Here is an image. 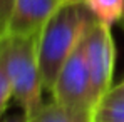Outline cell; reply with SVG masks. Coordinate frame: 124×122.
<instances>
[{
  "label": "cell",
  "instance_id": "1",
  "mask_svg": "<svg viewBox=\"0 0 124 122\" xmlns=\"http://www.w3.org/2000/svg\"><path fill=\"white\" fill-rule=\"evenodd\" d=\"M96 20L82 0H64L37 35V55L44 89L52 90L64 62L77 49Z\"/></svg>",
  "mask_w": 124,
  "mask_h": 122
},
{
  "label": "cell",
  "instance_id": "2",
  "mask_svg": "<svg viewBox=\"0 0 124 122\" xmlns=\"http://www.w3.org/2000/svg\"><path fill=\"white\" fill-rule=\"evenodd\" d=\"M0 55L12 84V99L29 119L44 105L37 35L0 34Z\"/></svg>",
  "mask_w": 124,
  "mask_h": 122
},
{
  "label": "cell",
  "instance_id": "3",
  "mask_svg": "<svg viewBox=\"0 0 124 122\" xmlns=\"http://www.w3.org/2000/svg\"><path fill=\"white\" fill-rule=\"evenodd\" d=\"M50 92L54 100L69 109L87 112V114L92 112L96 105V97L92 90L91 72L85 60L82 42L64 62Z\"/></svg>",
  "mask_w": 124,
  "mask_h": 122
},
{
  "label": "cell",
  "instance_id": "4",
  "mask_svg": "<svg viewBox=\"0 0 124 122\" xmlns=\"http://www.w3.org/2000/svg\"><path fill=\"white\" fill-rule=\"evenodd\" d=\"M82 49L97 104L112 87L111 82L116 67V42L111 32V25H106L96 19L84 35Z\"/></svg>",
  "mask_w": 124,
  "mask_h": 122
},
{
  "label": "cell",
  "instance_id": "5",
  "mask_svg": "<svg viewBox=\"0 0 124 122\" xmlns=\"http://www.w3.org/2000/svg\"><path fill=\"white\" fill-rule=\"evenodd\" d=\"M64 0H12L2 34L39 35L50 15Z\"/></svg>",
  "mask_w": 124,
  "mask_h": 122
},
{
  "label": "cell",
  "instance_id": "6",
  "mask_svg": "<svg viewBox=\"0 0 124 122\" xmlns=\"http://www.w3.org/2000/svg\"><path fill=\"white\" fill-rule=\"evenodd\" d=\"M27 122H91V114L69 109L52 100L50 104H44Z\"/></svg>",
  "mask_w": 124,
  "mask_h": 122
},
{
  "label": "cell",
  "instance_id": "7",
  "mask_svg": "<svg viewBox=\"0 0 124 122\" xmlns=\"http://www.w3.org/2000/svg\"><path fill=\"white\" fill-rule=\"evenodd\" d=\"M91 122H124V95L107 92L94 105Z\"/></svg>",
  "mask_w": 124,
  "mask_h": 122
},
{
  "label": "cell",
  "instance_id": "8",
  "mask_svg": "<svg viewBox=\"0 0 124 122\" xmlns=\"http://www.w3.org/2000/svg\"><path fill=\"white\" fill-rule=\"evenodd\" d=\"M92 15L106 25L119 23L124 14V0H82Z\"/></svg>",
  "mask_w": 124,
  "mask_h": 122
},
{
  "label": "cell",
  "instance_id": "9",
  "mask_svg": "<svg viewBox=\"0 0 124 122\" xmlns=\"http://www.w3.org/2000/svg\"><path fill=\"white\" fill-rule=\"evenodd\" d=\"M12 99V84L10 79L5 72L3 62H2V55H0V117L7 109V104Z\"/></svg>",
  "mask_w": 124,
  "mask_h": 122
},
{
  "label": "cell",
  "instance_id": "10",
  "mask_svg": "<svg viewBox=\"0 0 124 122\" xmlns=\"http://www.w3.org/2000/svg\"><path fill=\"white\" fill-rule=\"evenodd\" d=\"M10 7H12V0H0V34L5 29V22L8 17Z\"/></svg>",
  "mask_w": 124,
  "mask_h": 122
},
{
  "label": "cell",
  "instance_id": "11",
  "mask_svg": "<svg viewBox=\"0 0 124 122\" xmlns=\"http://www.w3.org/2000/svg\"><path fill=\"white\" fill-rule=\"evenodd\" d=\"M109 92H112V94H117V95H124V79L119 82V84L112 85V87L109 89Z\"/></svg>",
  "mask_w": 124,
  "mask_h": 122
},
{
  "label": "cell",
  "instance_id": "12",
  "mask_svg": "<svg viewBox=\"0 0 124 122\" xmlns=\"http://www.w3.org/2000/svg\"><path fill=\"white\" fill-rule=\"evenodd\" d=\"M3 122H27L25 117H22V119H8V121H3Z\"/></svg>",
  "mask_w": 124,
  "mask_h": 122
},
{
  "label": "cell",
  "instance_id": "13",
  "mask_svg": "<svg viewBox=\"0 0 124 122\" xmlns=\"http://www.w3.org/2000/svg\"><path fill=\"white\" fill-rule=\"evenodd\" d=\"M119 23H121V27L124 29V14H123V17H121V20H119Z\"/></svg>",
  "mask_w": 124,
  "mask_h": 122
}]
</instances>
